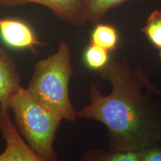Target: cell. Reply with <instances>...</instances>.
Instances as JSON below:
<instances>
[{"mask_svg": "<svg viewBox=\"0 0 161 161\" xmlns=\"http://www.w3.org/2000/svg\"><path fill=\"white\" fill-rule=\"evenodd\" d=\"M5 0H0V6L5 5Z\"/></svg>", "mask_w": 161, "mask_h": 161, "instance_id": "15", "label": "cell"}, {"mask_svg": "<svg viewBox=\"0 0 161 161\" xmlns=\"http://www.w3.org/2000/svg\"><path fill=\"white\" fill-rule=\"evenodd\" d=\"M20 86L14 64L7 53L0 49V105L10 109L11 98Z\"/></svg>", "mask_w": 161, "mask_h": 161, "instance_id": "7", "label": "cell"}, {"mask_svg": "<svg viewBox=\"0 0 161 161\" xmlns=\"http://www.w3.org/2000/svg\"><path fill=\"white\" fill-rule=\"evenodd\" d=\"M72 74L70 48L62 41L55 53L36 64L27 90L38 102L63 119L75 122L77 112L69 95Z\"/></svg>", "mask_w": 161, "mask_h": 161, "instance_id": "2", "label": "cell"}, {"mask_svg": "<svg viewBox=\"0 0 161 161\" xmlns=\"http://www.w3.org/2000/svg\"><path fill=\"white\" fill-rule=\"evenodd\" d=\"M139 152L140 161H161V141H157Z\"/></svg>", "mask_w": 161, "mask_h": 161, "instance_id": "13", "label": "cell"}, {"mask_svg": "<svg viewBox=\"0 0 161 161\" xmlns=\"http://www.w3.org/2000/svg\"><path fill=\"white\" fill-rule=\"evenodd\" d=\"M10 109L30 148L44 160L57 161L53 143L63 119L38 102L22 86L11 97Z\"/></svg>", "mask_w": 161, "mask_h": 161, "instance_id": "3", "label": "cell"}, {"mask_svg": "<svg viewBox=\"0 0 161 161\" xmlns=\"http://www.w3.org/2000/svg\"><path fill=\"white\" fill-rule=\"evenodd\" d=\"M119 42V34L114 26L100 23L96 24L91 35V43L108 51L116 49Z\"/></svg>", "mask_w": 161, "mask_h": 161, "instance_id": "10", "label": "cell"}, {"mask_svg": "<svg viewBox=\"0 0 161 161\" xmlns=\"http://www.w3.org/2000/svg\"><path fill=\"white\" fill-rule=\"evenodd\" d=\"M0 34L4 41L12 47H33L39 44L31 29L19 20L0 19Z\"/></svg>", "mask_w": 161, "mask_h": 161, "instance_id": "6", "label": "cell"}, {"mask_svg": "<svg viewBox=\"0 0 161 161\" xmlns=\"http://www.w3.org/2000/svg\"><path fill=\"white\" fill-rule=\"evenodd\" d=\"M39 4L47 7L58 19L74 25H84L86 21L82 14L83 0H5L8 7L26 4Z\"/></svg>", "mask_w": 161, "mask_h": 161, "instance_id": "5", "label": "cell"}, {"mask_svg": "<svg viewBox=\"0 0 161 161\" xmlns=\"http://www.w3.org/2000/svg\"><path fill=\"white\" fill-rule=\"evenodd\" d=\"M130 1L144 0H83L82 14L86 23L96 25L102 23L104 18L111 10Z\"/></svg>", "mask_w": 161, "mask_h": 161, "instance_id": "8", "label": "cell"}, {"mask_svg": "<svg viewBox=\"0 0 161 161\" xmlns=\"http://www.w3.org/2000/svg\"><path fill=\"white\" fill-rule=\"evenodd\" d=\"M0 132L5 141V148L0 161H46L26 143L11 122L8 109L0 105Z\"/></svg>", "mask_w": 161, "mask_h": 161, "instance_id": "4", "label": "cell"}, {"mask_svg": "<svg viewBox=\"0 0 161 161\" xmlns=\"http://www.w3.org/2000/svg\"><path fill=\"white\" fill-rule=\"evenodd\" d=\"M84 60L90 69L99 71L110 62L109 51L91 43L84 53Z\"/></svg>", "mask_w": 161, "mask_h": 161, "instance_id": "12", "label": "cell"}, {"mask_svg": "<svg viewBox=\"0 0 161 161\" xmlns=\"http://www.w3.org/2000/svg\"><path fill=\"white\" fill-rule=\"evenodd\" d=\"M80 161H140V152L92 148L84 153Z\"/></svg>", "mask_w": 161, "mask_h": 161, "instance_id": "9", "label": "cell"}, {"mask_svg": "<svg viewBox=\"0 0 161 161\" xmlns=\"http://www.w3.org/2000/svg\"><path fill=\"white\" fill-rule=\"evenodd\" d=\"M142 34L158 49H161V10H154L141 29Z\"/></svg>", "mask_w": 161, "mask_h": 161, "instance_id": "11", "label": "cell"}, {"mask_svg": "<svg viewBox=\"0 0 161 161\" xmlns=\"http://www.w3.org/2000/svg\"><path fill=\"white\" fill-rule=\"evenodd\" d=\"M154 90H155V91H156L157 93H158V95L161 97V90L159 89V88L157 87L156 86H154ZM160 141H161V134H160Z\"/></svg>", "mask_w": 161, "mask_h": 161, "instance_id": "14", "label": "cell"}, {"mask_svg": "<svg viewBox=\"0 0 161 161\" xmlns=\"http://www.w3.org/2000/svg\"><path fill=\"white\" fill-rule=\"evenodd\" d=\"M108 80V95L90 88V103L77 112V118L98 121L108 129L109 148L139 151L160 141L161 97L153 89L149 72L133 68L126 60L110 61L98 71Z\"/></svg>", "mask_w": 161, "mask_h": 161, "instance_id": "1", "label": "cell"}, {"mask_svg": "<svg viewBox=\"0 0 161 161\" xmlns=\"http://www.w3.org/2000/svg\"><path fill=\"white\" fill-rule=\"evenodd\" d=\"M160 58H161V49H160Z\"/></svg>", "mask_w": 161, "mask_h": 161, "instance_id": "16", "label": "cell"}]
</instances>
